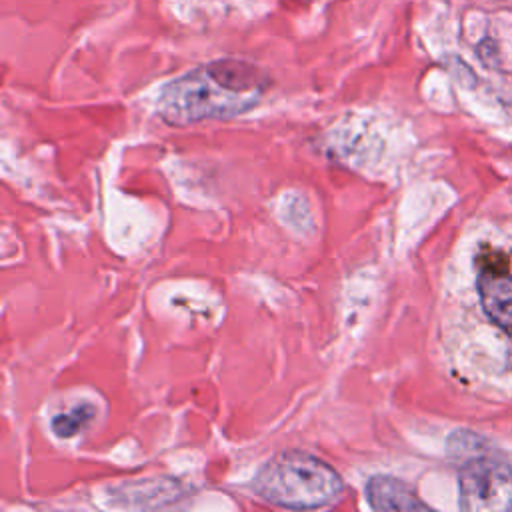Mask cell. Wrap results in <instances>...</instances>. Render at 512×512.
I'll use <instances>...</instances> for the list:
<instances>
[{"mask_svg": "<svg viewBox=\"0 0 512 512\" xmlns=\"http://www.w3.org/2000/svg\"><path fill=\"white\" fill-rule=\"evenodd\" d=\"M92 416H94V408L90 404L76 406V408H72L68 412L58 414L52 420V432L58 438H72L92 420Z\"/></svg>", "mask_w": 512, "mask_h": 512, "instance_id": "cell-6", "label": "cell"}, {"mask_svg": "<svg viewBox=\"0 0 512 512\" xmlns=\"http://www.w3.org/2000/svg\"><path fill=\"white\" fill-rule=\"evenodd\" d=\"M254 494L278 508L310 510L334 504L344 482L324 460L302 450H286L270 458L252 480Z\"/></svg>", "mask_w": 512, "mask_h": 512, "instance_id": "cell-2", "label": "cell"}, {"mask_svg": "<svg viewBox=\"0 0 512 512\" xmlns=\"http://www.w3.org/2000/svg\"><path fill=\"white\" fill-rule=\"evenodd\" d=\"M476 290L486 316L512 336V272L486 256L478 268Z\"/></svg>", "mask_w": 512, "mask_h": 512, "instance_id": "cell-4", "label": "cell"}, {"mask_svg": "<svg viewBox=\"0 0 512 512\" xmlns=\"http://www.w3.org/2000/svg\"><path fill=\"white\" fill-rule=\"evenodd\" d=\"M270 78L256 64L220 58L168 82L158 98V114L170 126L234 118L254 108Z\"/></svg>", "mask_w": 512, "mask_h": 512, "instance_id": "cell-1", "label": "cell"}, {"mask_svg": "<svg viewBox=\"0 0 512 512\" xmlns=\"http://www.w3.org/2000/svg\"><path fill=\"white\" fill-rule=\"evenodd\" d=\"M366 498L374 510H420L428 508L412 486L394 476L376 474L366 484Z\"/></svg>", "mask_w": 512, "mask_h": 512, "instance_id": "cell-5", "label": "cell"}, {"mask_svg": "<svg viewBox=\"0 0 512 512\" xmlns=\"http://www.w3.org/2000/svg\"><path fill=\"white\" fill-rule=\"evenodd\" d=\"M448 454L458 468L460 506L472 512L512 510V466L472 432H456Z\"/></svg>", "mask_w": 512, "mask_h": 512, "instance_id": "cell-3", "label": "cell"}]
</instances>
